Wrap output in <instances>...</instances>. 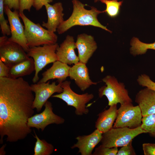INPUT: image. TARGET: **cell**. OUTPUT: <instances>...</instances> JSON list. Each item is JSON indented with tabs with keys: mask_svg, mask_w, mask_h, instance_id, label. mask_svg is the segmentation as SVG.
<instances>
[{
	"mask_svg": "<svg viewBox=\"0 0 155 155\" xmlns=\"http://www.w3.org/2000/svg\"><path fill=\"white\" fill-rule=\"evenodd\" d=\"M30 85L22 77H0V143L24 139L32 132L28 119L34 113Z\"/></svg>",
	"mask_w": 155,
	"mask_h": 155,
	"instance_id": "1",
	"label": "cell"
},
{
	"mask_svg": "<svg viewBox=\"0 0 155 155\" xmlns=\"http://www.w3.org/2000/svg\"><path fill=\"white\" fill-rule=\"evenodd\" d=\"M72 2L73 7L72 14L58 28L57 31L59 34H63L76 25L92 26L112 32L106 26L102 25L97 19L98 15L105 12L104 11H101L93 6L91 7L90 9H87L85 8L86 5L78 0H73Z\"/></svg>",
	"mask_w": 155,
	"mask_h": 155,
	"instance_id": "2",
	"label": "cell"
},
{
	"mask_svg": "<svg viewBox=\"0 0 155 155\" xmlns=\"http://www.w3.org/2000/svg\"><path fill=\"white\" fill-rule=\"evenodd\" d=\"M19 14L24 24L25 35L30 48L57 43L58 37L55 32L44 29L38 23H34L23 12H19Z\"/></svg>",
	"mask_w": 155,
	"mask_h": 155,
	"instance_id": "3",
	"label": "cell"
},
{
	"mask_svg": "<svg viewBox=\"0 0 155 155\" xmlns=\"http://www.w3.org/2000/svg\"><path fill=\"white\" fill-rule=\"evenodd\" d=\"M143 133H147L141 126L135 128L128 127L112 128L102 133L100 141L103 146L112 148L122 147L132 141L135 137Z\"/></svg>",
	"mask_w": 155,
	"mask_h": 155,
	"instance_id": "4",
	"label": "cell"
},
{
	"mask_svg": "<svg viewBox=\"0 0 155 155\" xmlns=\"http://www.w3.org/2000/svg\"><path fill=\"white\" fill-rule=\"evenodd\" d=\"M102 80L106 86L99 88V96L102 98L103 96H105L108 99L109 106L118 103L123 105L132 103V100L123 83L119 82L115 77L110 75L106 76Z\"/></svg>",
	"mask_w": 155,
	"mask_h": 155,
	"instance_id": "5",
	"label": "cell"
},
{
	"mask_svg": "<svg viewBox=\"0 0 155 155\" xmlns=\"http://www.w3.org/2000/svg\"><path fill=\"white\" fill-rule=\"evenodd\" d=\"M70 84L71 82L69 81L62 82V92L52 97L60 98L65 102L68 106L73 107L75 108V113L76 115H87L89 110L86 108V104L94 98V95L88 93L81 94H77L71 88Z\"/></svg>",
	"mask_w": 155,
	"mask_h": 155,
	"instance_id": "6",
	"label": "cell"
},
{
	"mask_svg": "<svg viewBox=\"0 0 155 155\" xmlns=\"http://www.w3.org/2000/svg\"><path fill=\"white\" fill-rule=\"evenodd\" d=\"M58 46L57 43L30 48L27 54L34 60L35 73L32 80L33 83H36L39 80L38 73L44 67L58 61L56 51Z\"/></svg>",
	"mask_w": 155,
	"mask_h": 155,
	"instance_id": "7",
	"label": "cell"
},
{
	"mask_svg": "<svg viewBox=\"0 0 155 155\" xmlns=\"http://www.w3.org/2000/svg\"><path fill=\"white\" fill-rule=\"evenodd\" d=\"M29 57L19 44L10 40L6 36L0 37V59L9 68Z\"/></svg>",
	"mask_w": 155,
	"mask_h": 155,
	"instance_id": "8",
	"label": "cell"
},
{
	"mask_svg": "<svg viewBox=\"0 0 155 155\" xmlns=\"http://www.w3.org/2000/svg\"><path fill=\"white\" fill-rule=\"evenodd\" d=\"M142 118L138 105L134 106L132 103L121 105L117 109V117L113 127L135 128L141 126Z\"/></svg>",
	"mask_w": 155,
	"mask_h": 155,
	"instance_id": "9",
	"label": "cell"
},
{
	"mask_svg": "<svg viewBox=\"0 0 155 155\" xmlns=\"http://www.w3.org/2000/svg\"><path fill=\"white\" fill-rule=\"evenodd\" d=\"M62 82L57 85L56 82L50 84L49 81L46 82L35 84L30 85L31 89L35 94L33 107L39 113L48 99L55 93H60L63 91L61 86Z\"/></svg>",
	"mask_w": 155,
	"mask_h": 155,
	"instance_id": "10",
	"label": "cell"
},
{
	"mask_svg": "<svg viewBox=\"0 0 155 155\" xmlns=\"http://www.w3.org/2000/svg\"><path fill=\"white\" fill-rule=\"evenodd\" d=\"M44 105L45 108L42 113L33 115L28 119V125L29 127L35 128L38 130L41 129L43 131L49 125H59L64 123V119L53 113L50 102L47 100Z\"/></svg>",
	"mask_w": 155,
	"mask_h": 155,
	"instance_id": "11",
	"label": "cell"
},
{
	"mask_svg": "<svg viewBox=\"0 0 155 155\" xmlns=\"http://www.w3.org/2000/svg\"><path fill=\"white\" fill-rule=\"evenodd\" d=\"M4 11L7 17L11 30V36L9 39L19 44L27 53L30 48L25 36L24 26L19 18V11L14 10L13 11L6 6H4Z\"/></svg>",
	"mask_w": 155,
	"mask_h": 155,
	"instance_id": "12",
	"label": "cell"
},
{
	"mask_svg": "<svg viewBox=\"0 0 155 155\" xmlns=\"http://www.w3.org/2000/svg\"><path fill=\"white\" fill-rule=\"evenodd\" d=\"M79 61L86 64L97 48L94 37L85 33L78 35L75 42Z\"/></svg>",
	"mask_w": 155,
	"mask_h": 155,
	"instance_id": "13",
	"label": "cell"
},
{
	"mask_svg": "<svg viewBox=\"0 0 155 155\" xmlns=\"http://www.w3.org/2000/svg\"><path fill=\"white\" fill-rule=\"evenodd\" d=\"M76 48L73 37L67 35L63 42L57 48L56 53L58 61L70 65L78 63L79 60L75 51Z\"/></svg>",
	"mask_w": 155,
	"mask_h": 155,
	"instance_id": "14",
	"label": "cell"
},
{
	"mask_svg": "<svg viewBox=\"0 0 155 155\" xmlns=\"http://www.w3.org/2000/svg\"><path fill=\"white\" fill-rule=\"evenodd\" d=\"M102 133L96 129L89 135L78 136L76 137L77 142L71 148H77L82 155H92L94 148L100 142Z\"/></svg>",
	"mask_w": 155,
	"mask_h": 155,
	"instance_id": "15",
	"label": "cell"
},
{
	"mask_svg": "<svg viewBox=\"0 0 155 155\" xmlns=\"http://www.w3.org/2000/svg\"><path fill=\"white\" fill-rule=\"evenodd\" d=\"M69 77L71 79L74 80L75 84L82 91L98 83L92 82L90 79L86 64L80 61L71 67Z\"/></svg>",
	"mask_w": 155,
	"mask_h": 155,
	"instance_id": "16",
	"label": "cell"
},
{
	"mask_svg": "<svg viewBox=\"0 0 155 155\" xmlns=\"http://www.w3.org/2000/svg\"><path fill=\"white\" fill-rule=\"evenodd\" d=\"M44 6L47 14L48 20L46 22H43L42 25L48 30L55 32L64 21L62 4L60 2L56 3L53 5L47 3Z\"/></svg>",
	"mask_w": 155,
	"mask_h": 155,
	"instance_id": "17",
	"label": "cell"
},
{
	"mask_svg": "<svg viewBox=\"0 0 155 155\" xmlns=\"http://www.w3.org/2000/svg\"><path fill=\"white\" fill-rule=\"evenodd\" d=\"M135 102L140 107L142 117L155 114V91L146 87L137 94Z\"/></svg>",
	"mask_w": 155,
	"mask_h": 155,
	"instance_id": "18",
	"label": "cell"
},
{
	"mask_svg": "<svg viewBox=\"0 0 155 155\" xmlns=\"http://www.w3.org/2000/svg\"><path fill=\"white\" fill-rule=\"evenodd\" d=\"M71 67L67 64L56 61L53 63L51 67L42 73V78L37 83L46 82L53 79H57L59 83L62 82L69 77Z\"/></svg>",
	"mask_w": 155,
	"mask_h": 155,
	"instance_id": "19",
	"label": "cell"
},
{
	"mask_svg": "<svg viewBox=\"0 0 155 155\" xmlns=\"http://www.w3.org/2000/svg\"><path fill=\"white\" fill-rule=\"evenodd\" d=\"M117 104H114L99 113L95 122L96 129L103 133L113 128V124L117 117Z\"/></svg>",
	"mask_w": 155,
	"mask_h": 155,
	"instance_id": "20",
	"label": "cell"
},
{
	"mask_svg": "<svg viewBox=\"0 0 155 155\" xmlns=\"http://www.w3.org/2000/svg\"><path fill=\"white\" fill-rule=\"evenodd\" d=\"M35 70L34 59L32 57H29L10 68L9 78H17L22 77L30 75Z\"/></svg>",
	"mask_w": 155,
	"mask_h": 155,
	"instance_id": "21",
	"label": "cell"
},
{
	"mask_svg": "<svg viewBox=\"0 0 155 155\" xmlns=\"http://www.w3.org/2000/svg\"><path fill=\"white\" fill-rule=\"evenodd\" d=\"M130 45V53L134 56L144 54L149 49L155 50V42L151 43H145L136 37L132 39Z\"/></svg>",
	"mask_w": 155,
	"mask_h": 155,
	"instance_id": "22",
	"label": "cell"
},
{
	"mask_svg": "<svg viewBox=\"0 0 155 155\" xmlns=\"http://www.w3.org/2000/svg\"><path fill=\"white\" fill-rule=\"evenodd\" d=\"M34 137L36 139L34 148V155H50L54 151V148L51 144L48 143L44 140L40 139L34 130Z\"/></svg>",
	"mask_w": 155,
	"mask_h": 155,
	"instance_id": "23",
	"label": "cell"
},
{
	"mask_svg": "<svg viewBox=\"0 0 155 155\" xmlns=\"http://www.w3.org/2000/svg\"><path fill=\"white\" fill-rule=\"evenodd\" d=\"M102 3L106 4V8L104 10L108 16L111 18L117 16L119 14L123 1L118 0H100Z\"/></svg>",
	"mask_w": 155,
	"mask_h": 155,
	"instance_id": "24",
	"label": "cell"
},
{
	"mask_svg": "<svg viewBox=\"0 0 155 155\" xmlns=\"http://www.w3.org/2000/svg\"><path fill=\"white\" fill-rule=\"evenodd\" d=\"M141 127L151 136L155 138V114L142 117Z\"/></svg>",
	"mask_w": 155,
	"mask_h": 155,
	"instance_id": "25",
	"label": "cell"
},
{
	"mask_svg": "<svg viewBox=\"0 0 155 155\" xmlns=\"http://www.w3.org/2000/svg\"><path fill=\"white\" fill-rule=\"evenodd\" d=\"M4 0H0V26L1 32L4 36L11 35L10 26L5 19L4 13Z\"/></svg>",
	"mask_w": 155,
	"mask_h": 155,
	"instance_id": "26",
	"label": "cell"
},
{
	"mask_svg": "<svg viewBox=\"0 0 155 155\" xmlns=\"http://www.w3.org/2000/svg\"><path fill=\"white\" fill-rule=\"evenodd\" d=\"M137 81L140 86L155 91V82L153 81L148 75L144 74L139 75Z\"/></svg>",
	"mask_w": 155,
	"mask_h": 155,
	"instance_id": "27",
	"label": "cell"
},
{
	"mask_svg": "<svg viewBox=\"0 0 155 155\" xmlns=\"http://www.w3.org/2000/svg\"><path fill=\"white\" fill-rule=\"evenodd\" d=\"M118 151L117 147L109 148L100 145L96 148L92 155H117Z\"/></svg>",
	"mask_w": 155,
	"mask_h": 155,
	"instance_id": "28",
	"label": "cell"
},
{
	"mask_svg": "<svg viewBox=\"0 0 155 155\" xmlns=\"http://www.w3.org/2000/svg\"><path fill=\"white\" fill-rule=\"evenodd\" d=\"M132 141L121 147L118 151L117 155H135L136 154L132 145Z\"/></svg>",
	"mask_w": 155,
	"mask_h": 155,
	"instance_id": "29",
	"label": "cell"
},
{
	"mask_svg": "<svg viewBox=\"0 0 155 155\" xmlns=\"http://www.w3.org/2000/svg\"><path fill=\"white\" fill-rule=\"evenodd\" d=\"M33 3V0H19V12H23L25 10L30 11Z\"/></svg>",
	"mask_w": 155,
	"mask_h": 155,
	"instance_id": "30",
	"label": "cell"
},
{
	"mask_svg": "<svg viewBox=\"0 0 155 155\" xmlns=\"http://www.w3.org/2000/svg\"><path fill=\"white\" fill-rule=\"evenodd\" d=\"M142 149L144 155H155V144L144 143L142 144Z\"/></svg>",
	"mask_w": 155,
	"mask_h": 155,
	"instance_id": "31",
	"label": "cell"
},
{
	"mask_svg": "<svg viewBox=\"0 0 155 155\" xmlns=\"http://www.w3.org/2000/svg\"><path fill=\"white\" fill-rule=\"evenodd\" d=\"M10 68L0 59V77H9Z\"/></svg>",
	"mask_w": 155,
	"mask_h": 155,
	"instance_id": "32",
	"label": "cell"
},
{
	"mask_svg": "<svg viewBox=\"0 0 155 155\" xmlns=\"http://www.w3.org/2000/svg\"><path fill=\"white\" fill-rule=\"evenodd\" d=\"M19 0H4V6L8 7L10 9L19 10Z\"/></svg>",
	"mask_w": 155,
	"mask_h": 155,
	"instance_id": "33",
	"label": "cell"
},
{
	"mask_svg": "<svg viewBox=\"0 0 155 155\" xmlns=\"http://www.w3.org/2000/svg\"><path fill=\"white\" fill-rule=\"evenodd\" d=\"M53 1V0H33V6L36 10L38 11L45 4L50 3Z\"/></svg>",
	"mask_w": 155,
	"mask_h": 155,
	"instance_id": "34",
	"label": "cell"
},
{
	"mask_svg": "<svg viewBox=\"0 0 155 155\" xmlns=\"http://www.w3.org/2000/svg\"><path fill=\"white\" fill-rule=\"evenodd\" d=\"M6 144H5L3 145L1 148L0 149V155H4L5 154L6 152L4 150V148H5Z\"/></svg>",
	"mask_w": 155,
	"mask_h": 155,
	"instance_id": "35",
	"label": "cell"
},
{
	"mask_svg": "<svg viewBox=\"0 0 155 155\" xmlns=\"http://www.w3.org/2000/svg\"><path fill=\"white\" fill-rule=\"evenodd\" d=\"M93 0L95 2H96L98 1H100V0Z\"/></svg>",
	"mask_w": 155,
	"mask_h": 155,
	"instance_id": "36",
	"label": "cell"
}]
</instances>
